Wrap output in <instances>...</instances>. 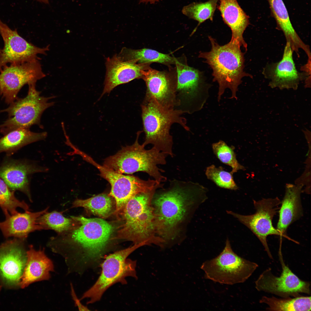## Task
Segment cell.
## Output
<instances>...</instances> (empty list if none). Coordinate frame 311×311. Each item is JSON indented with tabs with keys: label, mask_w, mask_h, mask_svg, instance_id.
Masks as SVG:
<instances>
[{
	"label": "cell",
	"mask_w": 311,
	"mask_h": 311,
	"mask_svg": "<svg viewBox=\"0 0 311 311\" xmlns=\"http://www.w3.org/2000/svg\"><path fill=\"white\" fill-rule=\"evenodd\" d=\"M74 217L77 226L51 237L47 245L64 258L68 272L81 274L100 265L114 228L101 219Z\"/></svg>",
	"instance_id": "cell-1"
},
{
	"label": "cell",
	"mask_w": 311,
	"mask_h": 311,
	"mask_svg": "<svg viewBox=\"0 0 311 311\" xmlns=\"http://www.w3.org/2000/svg\"><path fill=\"white\" fill-rule=\"evenodd\" d=\"M187 186H176L153 197L156 234L165 242L174 239L180 226L191 209L207 198V189L199 184L191 183Z\"/></svg>",
	"instance_id": "cell-2"
},
{
	"label": "cell",
	"mask_w": 311,
	"mask_h": 311,
	"mask_svg": "<svg viewBox=\"0 0 311 311\" xmlns=\"http://www.w3.org/2000/svg\"><path fill=\"white\" fill-rule=\"evenodd\" d=\"M208 37L211 49L208 52H200L199 57L204 59L212 69L213 81L219 84L218 100L219 101L227 88L232 92L230 98L237 99L236 92L242 79L245 77L253 78L251 75L244 71V53L240 46L230 41L221 45L212 37Z\"/></svg>",
	"instance_id": "cell-3"
},
{
	"label": "cell",
	"mask_w": 311,
	"mask_h": 311,
	"mask_svg": "<svg viewBox=\"0 0 311 311\" xmlns=\"http://www.w3.org/2000/svg\"><path fill=\"white\" fill-rule=\"evenodd\" d=\"M155 190L137 194L126 204L122 214L124 223L115 239L131 241L134 244H161L164 240L156 233L152 200Z\"/></svg>",
	"instance_id": "cell-4"
},
{
	"label": "cell",
	"mask_w": 311,
	"mask_h": 311,
	"mask_svg": "<svg viewBox=\"0 0 311 311\" xmlns=\"http://www.w3.org/2000/svg\"><path fill=\"white\" fill-rule=\"evenodd\" d=\"M141 107L145 136L143 144L145 146L152 144L161 152L173 157V138L170 133L171 126L178 124L186 130H189L186 120L182 116L184 113L176 109H165L153 99L145 97Z\"/></svg>",
	"instance_id": "cell-5"
},
{
	"label": "cell",
	"mask_w": 311,
	"mask_h": 311,
	"mask_svg": "<svg viewBox=\"0 0 311 311\" xmlns=\"http://www.w3.org/2000/svg\"><path fill=\"white\" fill-rule=\"evenodd\" d=\"M141 132H138L133 144L123 147L116 154L107 158L103 166L122 174L143 172L160 182L165 181L166 178L161 173L163 170L158 166L166 164L167 155L153 147L149 149H145L143 144L139 142Z\"/></svg>",
	"instance_id": "cell-6"
},
{
	"label": "cell",
	"mask_w": 311,
	"mask_h": 311,
	"mask_svg": "<svg viewBox=\"0 0 311 311\" xmlns=\"http://www.w3.org/2000/svg\"><path fill=\"white\" fill-rule=\"evenodd\" d=\"M143 244H134L125 249L105 255L101 263V274L94 284L82 295L80 300L88 299L87 304L99 301L105 292L117 283L124 285L128 277L137 279L136 268V262L128 258L134 251L144 245Z\"/></svg>",
	"instance_id": "cell-7"
},
{
	"label": "cell",
	"mask_w": 311,
	"mask_h": 311,
	"mask_svg": "<svg viewBox=\"0 0 311 311\" xmlns=\"http://www.w3.org/2000/svg\"><path fill=\"white\" fill-rule=\"evenodd\" d=\"M258 267L256 263L238 255L227 238L225 246L216 257L204 262L200 268L206 279L228 285L244 282Z\"/></svg>",
	"instance_id": "cell-8"
},
{
	"label": "cell",
	"mask_w": 311,
	"mask_h": 311,
	"mask_svg": "<svg viewBox=\"0 0 311 311\" xmlns=\"http://www.w3.org/2000/svg\"><path fill=\"white\" fill-rule=\"evenodd\" d=\"M75 153L96 167L100 172V175L109 183L111 190L109 195L115 201L114 213L117 216L122 214L128 201L137 194L149 192L162 187L160 183L155 180H144L134 176L124 175L100 165L78 149H76Z\"/></svg>",
	"instance_id": "cell-9"
},
{
	"label": "cell",
	"mask_w": 311,
	"mask_h": 311,
	"mask_svg": "<svg viewBox=\"0 0 311 311\" xmlns=\"http://www.w3.org/2000/svg\"><path fill=\"white\" fill-rule=\"evenodd\" d=\"M175 109L192 114L201 110L208 98L210 85L201 72L177 59Z\"/></svg>",
	"instance_id": "cell-10"
},
{
	"label": "cell",
	"mask_w": 311,
	"mask_h": 311,
	"mask_svg": "<svg viewBox=\"0 0 311 311\" xmlns=\"http://www.w3.org/2000/svg\"><path fill=\"white\" fill-rule=\"evenodd\" d=\"M28 85V94L25 97L18 98L8 108L0 110V113H7L9 117L0 125V132L3 135L16 129L29 128L33 125H39L43 112L54 104V102H49L54 96H41V92L36 89L35 84Z\"/></svg>",
	"instance_id": "cell-11"
},
{
	"label": "cell",
	"mask_w": 311,
	"mask_h": 311,
	"mask_svg": "<svg viewBox=\"0 0 311 311\" xmlns=\"http://www.w3.org/2000/svg\"><path fill=\"white\" fill-rule=\"evenodd\" d=\"M278 256L282 269L280 275H274L270 268L266 269L255 281L256 289L282 298L296 297L302 293L310 295V282L301 280L285 264L281 248L279 247Z\"/></svg>",
	"instance_id": "cell-12"
},
{
	"label": "cell",
	"mask_w": 311,
	"mask_h": 311,
	"mask_svg": "<svg viewBox=\"0 0 311 311\" xmlns=\"http://www.w3.org/2000/svg\"><path fill=\"white\" fill-rule=\"evenodd\" d=\"M255 213L249 215H243L231 211L227 213L237 219L247 227L257 237L263 246L269 257L273 259L267 241L269 235L281 237L280 232L273 226L272 221L280 208L281 202L277 197L263 198L258 201L253 200Z\"/></svg>",
	"instance_id": "cell-13"
},
{
	"label": "cell",
	"mask_w": 311,
	"mask_h": 311,
	"mask_svg": "<svg viewBox=\"0 0 311 311\" xmlns=\"http://www.w3.org/2000/svg\"><path fill=\"white\" fill-rule=\"evenodd\" d=\"M39 59L4 66L0 71V94L8 104L18 98V93L25 84H36L46 76Z\"/></svg>",
	"instance_id": "cell-14"
},
{
	"label": "cell",
	"mask_w": 311,
	"mask_h": 311,
	"mask_svg": "<svg viewBox=\"0 0 311 311\" xmlns=\"http://www.w3.org/2000/svg\"><path fill=\"white\" fill-rule=\"evenodd\" d=\"M0 34L4 41L0 49V71L8 63L18 64L30 62L39 58V54L46 55L49 45L41 48L26 41L0 20Z\"/></svg>",
	"instance_id": "cell-15"
},
{
	"label": "cell",
	"mask_w": 311,
	"mask_h": 311,
	"mask_svg": "<svg viewBox=\"0 0 311 311\" xmlns=\"http://www.w3.org/2000/svg\"><path fill=\"white\" fill-rule=\"evenodd\" d=\"M24 241L14 238L0 245V280L8 288L20 287L27 260Z\"/></svg>",
	"instance_id": "cell-16"
},
{
	"label": "cell",
	"mask_w": 311,
	"mask_h": 311,
	"mask_svg": "<svg viewBox=\"0 0 311 311\" xmlns=\"http://www.w3.org/2000/svg\"><path fill=\"white\" fill-rule=\"evenodd\" d=\"M293 51L289 43L286 42L282 57L278 62L266 65L262 73L269 81L272 88L296 90L300 82L309 76L297 70L294 61Z\"/></svg>",
	"instance_id": "cell-17"
},
{
	"label": "cell",
	"mask_w": 311,
	"mask_h": 311,
	"mask_svg": "<svg viewBox=\"0 0 311 311\" xmlns=\"http://www.w3.org/2000/svg\"><path fill=\"white\" fill-rule=\"evenodd\" d=\"M142 78L147 88L145 97L154 100L161 106L167 109L176 106V74L160 71L148 66L142 70Z\"/></svg>",
	"instance_id": "cell-18"
},
{
	"label": "cell",
	"mask_w": 311,
	"mask_h": 311,
	"mask_svg": "<svg viewBox=\"0 0 311 311\" xmlns=\"http://www.w3.org/2000/svg\"><path fill=\"white\" fill-rule=\"evenodd\" d=\"M48 169L25 160L10 158L7 157L0 166V177L9 188L15 191H19L32 200L30 187L29 177L37 172H45Z\"/></svg>",
	"instance_id": "cell-19"
},
{
	"label": "cell",
	"mask_w": 311,
	"mask_h": 311,
	"mask_svg": "<svg viewBox=\"0 0 311 311\" xmlns=\"http://www.w3.org/2000/svg\"><path fill=\"white\" fill-rule=\"evenodd\" d=\"M147 64H138L122 59L115 54L107 58L104 86L101 96L116 86L136 79L142 78L141 71Z\"/></svg>",
	"instance_id": "cell-20"
},
{
	"label": "cell",
	"mask_w": 311,
	"mask_h": 311,
	"mask_svg": "<svg viewBox=\"0 0 311 311\" xmlns=\"http://www.w3.org/2000/svg\"><path fill=\"white\" fill-rule=\"evenodd\" d=\"M48 208L36 212L27 210L23 213L18 212L13 214H8L5 215V220L0 222V230L5 238L12 237L25 240L30 233L44 230L37 223V220L47 212Z\"/></svg>",
	"instance_id": "cell-21"
},
{
	"label": "cell",
	"mask_w": 311,
	"mask_h": 311,
	"mask_svg": "<svg viewBox=\"0 0 311 311\" xmlns=\"http://www.w3.org/2000/svg\"><path fill=\"white\" fill-rule=\"evenodd\" d=\"M27 260L20 287L24 289L34 282L48 280L54 271L53 263L45 255L44 249L36 250L32 245L26 251Z\"/></svg>",
	"instance_id": "cell-22"
},
{
	"label": "cell",
	"mask_w": 311,
	"mask_h": 311,
	"mask_svg": "<svg viewBox=\"0 0 311 311\" xmlns=\"http://www.w3.org/2000/svg\"><path fill=\"white\" fill-rule=\"evenodd\" d=\"M218 9L224 22L230 28V41L242 47L247 51V45L243 33L249 24V17L239 5L237 0H220Z\"/></svg>",
	"instance_id": "cell-23"
},
{
	"label": "cell",
	"mask_w": 311,
	"mask_h": 311,
	"mask_svg": "<svg viewBox=\"0 0 311 311\" xmlns=\"http://www.w3.org/2000/svg\"><path fill=\"white\" fill-rule=\"evenodd\" d=\"M302 186L288 183L286 185L284 197L279 208L277 229L281 236H286L287 229L303 215L301 194Z\"/></svg>",
	"instance_id": "cell-24"
},
{
	"label": "cell",
	"mask_w": 311,
	"mask_h": 311,
	"mask_svg": "<svg viewBox=\"0 0 311 311\" xmlns=\"http://www.w3.org/2000/svg\"><path fill=\"white\" fill-rule=\"evenodd\" d=\"M268 1L278 28L283 32L286 42L289 43L293 52L298 54L300 49L306 51L308 45L302 40L294 29L282 0Z\"/></svg>",
	"instance_id": "cell-25"
},
{
	"label": "cell",
	"mask_w": 311,
	"mask_h": 311,
	"mask_svg": "<svg viewBox=\"0 0 311 311\" xmlns=\"http://www.w3.org/2000/svg\"><path fill=\"white\" fill-rule=\"evenodd\" d=\"M47 135L46 132H34L28 128L14 130L0 138V153L5 152L9 157L25 146L45 139Z\"/></svg>",
	"instance_id": "cell-26"
},
{
	"label": "cell",
	"mask_w": 311,
	"mask_h": 311,
	"mask_svg": "<svg viewBox=\"0 0 311 311\" xmlns=\"http://www.w3.org/2000/svg\"><path fill=\"white\" fill-rule=\"evenodd\" d=\"M122 59L141 64L157 62L166 65L175 64L177 58L150 49L133 50L123 48L118 55Z\"/></svg>",
	"instance_id": "cell-27"
},
{
	"label": "cell",
	"mask_w": 311,
	"mask_h": 311,
	"mask_svg": "<svg viewBox=\"0 0 311 311\" xmlns=\"http://www.w3.org/2000/svg\"><path fill=\"white\" fill-rule=\"evenodd\" d=\"M311 300L310 296L278 298L263 296L259 302L267 305L266 310L270 311H310Z\"/></svg>",
	"instance_id": "cell-28"
},
{
	"label": "cell",
	"mask_w": 311,
	"mask_h": 311,
	"mask_svg": "<svg viewBox=\"0 0 311 311\" xmlns=\"http://www.w3.org/2000/svg\"><path fill=\"white\" fill-rule=\"evenodd\" d=\"M111 197L105 194H100L86 199H76L72 208L81 207L87 212L102 218H106L111 214Z\"/></svg>",
	"instance_id": "cell-29"
},
{
	"label": "cell",
	"mask_w": 311,
	"mask_h": 311,
	"mask_svg": "<svg viewBox=\"0 0 311 311\" xmlns=\"http://www.w3.org/2000/svg\"><path fill=\"white\" fill-rule=\"evenodd\" d=\"M63 212L56 211L50 213L47 212L37 219V222L44 230H52L57 234L65 232L76 227L78 221L74 216L66 218L63 215Z\"/></svg>",
	"instance_id": "cell-30"
},
{
	"label": "cell",
	"mask_w": 311,
	"mask_h": 311,
	"mask_svg": "<svg viewBox=\"0 0 311 311\" xmlns=\"http://www.w3.org/2000/svg\"><path fill=\"white\" fill-rule=\"evenodd\" d=\"M219 0H209L205 2H194L184 6L183 14L198 22L197 27L206 20L213 21Z\"/></svg>",
	"instance_id": "cell-31"
},
{
	"label": "cell",
	"mask_w": 311,
	"mask_h": 311,
	"mask_svg": "<svg viewBox=\"0 0 311 311\" xmlns=\"http://www.w3.org/2000/svg\"><path fill=\"white\" fill-rule=\"evenodd\" d=\"M14 192L0 177V207L5 215L16 213L18 208L25 211L29 210L28 204L24 201L18 199L15 195Z\"/></svg>",
	"instance_id": "cell-32"
},
{
	"label": "cell",
	"mask_w": 311,
	"mask_h": 311,
	"mask_svg": "<svg viewBox=\"0 0 311 311\" xmlns=\"http://www.w3.org/2000/svg\"><path fill=\"white\" fill-rule=\"evenodd\" d=\"M233 146H229L225 142L220 140L212 145L213 152L217 158L223 163L230 166L233 174L240 170H244L245 167L237 160Z\"/></svg>",
	"instance_id": "cell-33"
},
{
	"label": "cell",
	"mask_w": 311,
	"mask_h": 311,
	"mask_svg": "<svg viewBox=\"0 0 311 311\" xmlns=\"http://www.w3.org/2000/svg\"><path fill=\"white\" fill-rule=\"evenodd\" d=\"M205 174L208 179L219 187L232 190L238 189L234 181L233 174L225 170L221 166L217 167L212 164L206 168Z\"/></svg>",
	"instance_id": "cell-34"
},
{
	"label": "cell",
	"mask_w": 311,
	"mask_h": 311,
	"mask_svg": "<svg viewBox=\"0 0 311 311\" xmlns=\"http://www.w3.org/2000/svg\"><path fill=\"white\" fill-rule=\"evenodd\" d=\"M71 294L73 300L75 301L76 306L77 307L79 310L87 311L90 310L86 306L83 305L80 302V300L79 299L76 295L73 285L71 284Z\"/></svg>",
	"instance_id": "cell-35"
},
{
	"label": "cell",
	"mask_w": 311,
	"mask_h": 311,
	"mask_svg": "<svg viewBox=\"0 0 311 311\" xmlns=\"http://www.w3.org/2000/svg\"><path fill=\"white\" fill-rule=\"evenodd\" d=\"M160 0H140V1L141 2L143 3H148L149 2L151 4H153L156 2L159 1Z\"/></svg>",
	"instance_id": "cell-36"
},
{
	"label": "cell",
	"mask_w": 311,
	"mask_h": 311,
	"mask_svg": "<svg viewBox=\"0 0 311 311\" xmlns=\"http://www.w3.org/2000/svg\"><path fill=\"white\" fill-rule=\"evenodd\" d=\"M40 2H43L45 3H49L48 0H37Z\"/></svg>",
	"instance_id": "cell-37"
},
{
	"label": "cell",
	"mask_w": 311,
	"mask_h": 311,
	"mask_svg": "<svg viewBox=\"0 0 311 311\" xmlns=\"http://www.w3.org/2000/svg\"><path fill=\"white\" fill-rule=\"evenodd\" d=\"M1 287L2 286H0V290H1Z\"/></svg>",
	"instance_id": "cell-38"
}]
</instances>
